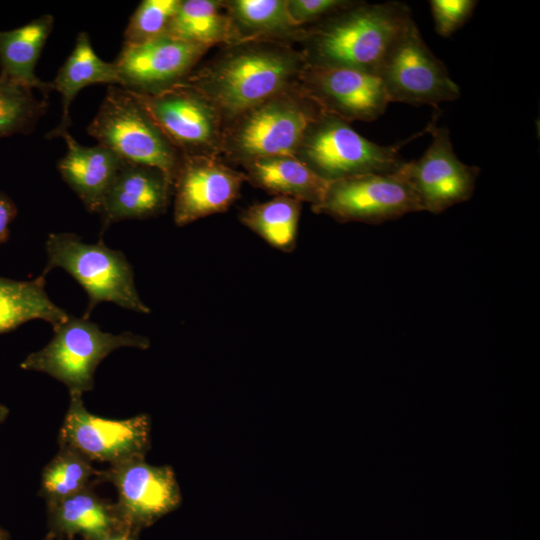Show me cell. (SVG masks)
<instances>
[{"label": "cell", "mask_w": 540, "mask_h": 540, "mask_svg": "<svg viewBox=\"0 0 540 540\" xmlns=\"http://www.w3.org/2000/svg\"><path fill=\"white\" fill-rule=\"evenodd\" d=\"M306 66L290 43L255 40L227 45L183 81L197 89L227 123L299 82Z\"/></svg>", "instance_id": "1"}, {"label": "cell", "mask_w": 540, "mask_h": 540, "mask_svg": "<svg viewBox=\"0 0 540 540\" xmlns=\"http://www.w3.org/2000/svg\"><path fill=\"white\" fill-rule=\"evenodd\" d=\"M412 19L399 1L351 6L306 28V64L339 66L377 74L388 50Z\"/></svg>", "instance_id": "2"}, {"label": "cell", "mask_w": 540, "mask_h": 540, "mask_svg": "<svg viewBox=\"0 0 540 540\" xmlns=\"http://www.w3.org/2000/svg\"><path fill=\"white\" fill-rule=\"evenodd\" d=\"M321 112L298 82L225 123L220 154L239 165L295 156L307 128Z\"/></svg>", "instance_id": "3"}, {"label": "cell", "mask_w": 540, "mask_h": 540, "mask_svg": "<svg viewBox=\"0 0 540 540\" xmlns=\"http://www.w3.org/2000/svg\"><path fill=\"white\" fill-rule=\"evenodd\" d=\"M53 330L50 342L30 353L20 367L55 378L67 387L69 395L93 390L95 370L111 352L122 347L141 350L150 347V340L143 335L104 332L85 317L69 316Z\"/></svg>", "instance_id": "4"}, {"label": "cell", "mask_w": 540, "mask_h": 540, "mask_svg": "<svg viewBox=\"0 0 540 540\" xmlns=\"http://www.w3.org/2000/svg\"><path fill=\"white\" fill-rule=\"evenodd\" d=\"M124 162L160 169L174 181L182 154L154 122L136 93L111 85L87 128Z\"/></svg>", "instance_id": "5"}, {"label": "cell", "mask_w": 540, "mask_h": 540, "mask_svg": "<svg viewBox=\"0 0 540 540\" xmlns=\"http://www.w3.org/2000/svg\"><path fill=\"white\" fill-rule=\"evenodd\" d=\"M45 249L48 256L43 275L55 268L69 273L86 291L88 305L83 317L101 302H112L138 313L148 314L150 308L140 298L131 265L120 251L107 247L103 238L86 243L73 233H52Z\"/></svg>", "instance_id": "6"}, {"label": "cell", "mask_w": 540, "mask_h": 540, "mask_svg": "<svg viewBox=\"0 0 540 540\" xmlns=\"http://www.w3.org/2000/svg\"><path fill=\"white\" fill-rule=\"evenodd\" d=\"M402 144H376L354 130L349 122L324 111L309 125L295 157L331 182L362 175L398 171L405 161Z\"/></svg>", "instance_id": "7"}, {"label": "cell", "mask_w": 540, "mask_h": 540, "mask_svg": "<svg viewBox=\"0 0 540 540\" xmlns=\"http://www.w3.org/2000/svg\"><path fill=\"white\" fill-rule=\"evenodd\" d=\"M377 75L389 102L437 107L460 96L458 85L429 49L413 19L388 50Z\"/></svg>", "instance_id": "8"}, {"label": "cell", "mask_w": 540, "mask_h": 540, "mask_svg": "<svg viewBox=\"0 0 540 540\" xmlns=\"http://www.w3.org/2000/svg\"><path fill=\"white\" fill-rule=\"evenodd\" d=\"M312 210L339 222L368 224L423 211L401 168L394 173L362 174L331 181L322 201Z\"/></svg>", "instance_id": "9"}, {"label": "cell", "mask_w": 540, "mask_h": 540, "mask_svg": "<svg viewBox=\"0 0 540 540\" xmlns=\"http://www.w3.org/2000/svg\"><path fill=\"white\" fill-rule=\"evenodd\" d=\"M59 444L91 462H105L109 466L145 458L151 445V419L147 414L120 420L102 418L87 410L82 395L71 394L59 431Z\"/></svg>", "instance_id": "10"}, {"label": "cell", "mask_w": 540, "mask_h": 540, "mask_svg": "<svg viewBox=\"0 0 540 540\" xmlns=\"http://www.w3.org/2000/svg\"><path fill=\"white\" fill-rule=\"evenodd\" d=\"M137 96L182 156L220 155L223 119L197 89L182 81L157 94Z\"/></svg>", "instance_id": "11"}, {"label": "cell", "mask_w": 540, "mask_h": 540, "mask_svg": "<svg viewBox=\"0 0 540 540\" xmlns=\"http://www.w3.org/2000/svg\"><path fill=\"white\" fill-rule=\"evenodd\" d=\"M114 485V503L121 522L140 531L175 510L182 494L175 472L168 465H151L134 458L99 470L96 483Z\"/></svg>", "instance_id": "12"}, {"label": "cell", "mask_w": 540, "mask_h": 540, "mask_svg": "<svg viewBox=\"0 0 540 540\" xmlns=\"http://www.w3.org/2000/svg\"><path fill=\"white\" fill-rule=\"evenodd\" d=\"M427 129L432 135L429 147L419 159L405 162L401 171L423 211L438 214L471 198L480 169L458 159L447 128L433 122Z\"/></svg>", "instance_id": "13"}, {"label": "cell", "mask_w": 540, "mask_h": 540, "mask_svg": "<svg viewBox=\"0 0 540 540\" xmlns=\"http://www.w3.org/2000/svg\"><path fill=\"white\" fill-rule=\"evenodd\" d=\"M299 85L322 111L349 123L376 120L390 103L377 74L348 67L306 64Z\"/></svg>", "instance_id": "14"}, {"label": "cell", "mask_w": 540, "mask_h": 540, "mask_svg": "<svg viewBox=\"0 0 540 540\" xmlns=\"http://www.w3.org/2000/svg\"><path fill=\"white\" fill-rule=\"evenodd\" d=\"M246 177L218 156H183L173 181V219L183 227L225 212L239 198Z\"/></svg>", "instance_id": "15"}, {"label": "cell", "mask_w": 540, "mask_h": 540, "mask_svg": "<svg viewBox=\"0 0 540 540\" xmlns=\"http://www.w3.org/2000/svg\"><path fill=\"white\" fill-rule=\"evenodd\" d=\"M208 48L168 34L138 44H123L114 61L122 88L157 94L182 82Z\"/></svg>", "instance_id": "16"}, {"label": "cell", "mask_w": 540, "mask_h": 540, "mask_svg": "<svg viewBox=\"0 0 540 540\" xmlns=\"http://www.w3.org/2000/svg\"><path fill=\"white\" fill-rule=\"evenodd\" d=\"M173 183L160 169L124 162L99 210L102 230L126 219L155 217L167 209Z\"/></svg>", "instance_id": "17"}, {"label": "cell", "mask_w": 540, "mask_h": 540, "mask_svg": "<svg viewBox=\"0 0 540 540\" xmlns=\"http://www.w3.org/2000/svg\"><path fill=\"white\" fill-rule=\"evenodd\" d=\"M63 139L67 152L58 162L64 181L90 212L98 213L104 196L124 161L111 150L97 144L83 146L68 132Z\"/></svg>", "instance_id": "18"}, {"label": "cell", "mask_w": 540, "mask_h": 540, "mask_svg": "<svg viewBox=\"0 0 540 540\" xmlns=\"http://www.w3.org/2000/svg\"><path fill=\"white\" fill-rule=\"evenodd\" d=\"M47 537L53 540L73 539L100 540L111 532L120 521L115 504L101 498L93 486L71 496L47 502Z\"/></svg>", "instance_id": "19"}, {"label": "cell", "mask_w": 540, "mask_h": 540, "mask_svg": "<svg viewBox=\"0 0 540 540\" xmlns=\"http://www.w3.org/2000/svg\"><path fill=\"white\" fill-rule=\"evenodd\" d=\"M246 181L275 196H284L311 207L318 205L329 181L323 179L295 156L259 158L241 165Z\"/></svg>", "instance_id": "20"}, {"label": "cell", "mask_w": 540, "mask_h": 540, "mask_svg": "<svg viewBox=\"0 0 540 540\" xmlns=\"http://www.w3.org/2000/svg\"><path fill=\"white\" fill-rule=\"evenodd\" d=\"M50 83L52 90L61 95L62 114L59 125L48 133L47 138L62 137L68 132L71 125L70 105L81 89L101 83L122 86L114 62L109 63L98 57L84 31L78 33L72 52Z\"/></svg>", "instance_id": "21"}, {"label": "cell", "mask_w": 540, "mask_h": 540, "mask_svg": "<svg viewBox=\"0 0 540 540\" xmlns=\"http://www.w3.org/2000/svg\"><path fill=\"white\" fill-rule=\"evenodd\" d=\"M53 23V16L45 14L21 27L0 31V75L39 90L46 100L52 86L36 76L35 67Z\"/></svg>", "instance_id": "22"}, {"label": "cell", "mask_w": 540, "mask_h": 540, "mask_svg": "<svg viewBox=\"0 0 540 540\" xmlns=\"http://www.w3.org/2000/svg\"><path fill=\"white\" fill-rule=\"evenodd\" d=\"M234 33V43L268 40L302 41L306 28L290 18L286 0L224 1ZM233 44V43H232Z\"/></svg>", "instance_id": "23"}, {"label": "cell", "mask_w": 540, "mask_h": 540, "mask_svg": "<svg viewBox=\"0 0 540 540\" xmlns=\"http://www.w3.org/2000/svg\"><path fill=\"white\" fill-rule=\"evenodd\" d=\"M69 316L48 297L45 275L26 281L0 277V334L35 319L47 321L54 327Z\"/></svg>", "instance_id": "24"}, {"label": "cell", "mask_w": 540, "mask_h": 540, "mask_svg": "<svg viewBox=\"0 0 540 540\" xmlns=\"http://www.w3.org/2000/svg\"><path fill=\"white\" fill-rule=\"evenodd\" d=\"M167 34L208 49L234 43L231 20L220 0H181Z\"/></svg>", "instance_id": "25"}, {"label": "cell", "mask_w": 540, "mask_h": 540, "mask_svg": "<svg viewBox=\"0 0 540 540\" xmlns=\"http://www.w3.org/2000/svg\"><path fill=\"white\" fill-rule=\"evenodd\" d=\"M302 202L284 196L255 203L239 215L240 222L273 248L295 250Z\"/></svg>", "instance_id": "26"}, {"label": "cell", "mask_w": 540, "mask_h": 540, "mask_svg": "<svg viewBox=\"0 0 540 540\" xmlns=\"http://www.w3.org/2000/svg\"><path fill=\"white\" fill-rule=\"evenodd\" d=\"M98 473L90 460L70 448L60 447L43 469L39 493L46 503L71 496L97 484Z\"/></svg>", "instance_id": "27"}, {"label": "cell", "mask_w": 540, "mask_h": 540, "mask_svg": "<svg viewBox=\"0 0 540 540\" xmlns=\"http://www.w3.org/2000/svg\"><path fill=\"white\" fill-rule=\"evenodd\" d=\"M47 109V100H38L32 89L0 75V138L29 133Z\"/></svg>", "instance_id": "28"}, {"label": "cell", "mask_w": 540, "mask_h": 540, "mask_svg": "<svg viewBox=\"0 0 540 540\" xmlns=\"http://www.w3.org/2000/svg\"><path fill=\"white\" fill-rule=\"evenodd\" d=\"M181 0H143L129 19L123 44L143 43L169 30Z\"/></svg>", "instance_id": "29"}, {"label": "cell", "mask_w": 540, "mask_h": 540, "mask_svg": "<svg viewBox=\"0 0 540 540\" xmlns=\"http://www.w3.org/2000/svg\"><path fill=\"white\" fill-rule=\"evenodd\" d=\"M477 3L475 0H430L437 34L442 37L451 36L470 18Z\"/></svg>", "instance_id": "30"}, {"label": "cell", "mask_w": 540, "mask_h": 540, "mask_svg": "<svg viewBox=\"0 0 540 540\" xmlns=\"http://www.w3.org/2000/svg\"><path fill=\"white\" fill-rule=\"evenodd\" d=\"M349 0H286L292 21L301 28L312 26L325 18L351 6Z\"/></svg>", "instance_id": "31"}, {"label": "cell", "mask_w": 540, "mask_h": 540, "mask_svg": "<svg viewBox=\"0 0 540 540\" xmlns=\"http://www.w3.org/2000/svg\"><path fill=\"white\" fill-rule=\"evenodd\" d=\"M17 214L14 202L4 193L0 192V244L9 237V226Z\"/></svg>", "instance_id": "32"}, {"label": "cell", "mask_w": 540, "mask_h": 540, "mask_svg": "<svg viewBox=\"0 0 540 540\" xmlns=\"http://www.w3.org/2000/svg\"><path fill=\"white\" fill-rule=\"evenodd\" d=\"M138 533V530L121 523L100 540H136Z\"/></svg>", "instance_id": "33"}, {"label": "cell", "mask_w": 540, "mask_h": 540, "mask_svg": "<svg viewBox=\"0 0 540 540\" xmlns=\"http://www.w3.org/2000/svg\"><path fill=\"white\" fill-rule=\"evenodd\" d=\"M8 414H9V409L5 405L0 404V425L5 421Z\"/></svg>", "instance_id": "34"}, {"label": "cell", "mask_w": 540, "mask_h": 540, "mask_svg": "<svg viewBox=\"0 0 540 540\" xmlns=\"http://www.w3.org/2000/svg\"><path fill=\"white\" fill-rule=\"evenodd\" d=\"M8 534L4 529L0 527V540H7Z\"/></svg>", "instance_id": "35"}, {"label": "cell", "mask_w": 540, "mask_h": 540, "mask_svg": "<svg viewBox=\"0 0 540 540\" xmlns=\"http://www.w3.org/2000/svg\"><path fill=\"white\" fill-rule=\"evenodd\" d=\"M44 540H53V539L46 537ZM67 540H74V539H67Z\"/></svg>", "instance_id": "36"}]
</instances>
